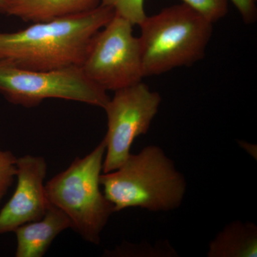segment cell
Masks as SVG:
<instances>
[{"label":"cell","instance_id":"cell-1","mask_svg":"<svg viewBox=\"0 0 257 257\" xmlns=\"http://www.w3.org/2000/svg\"><path fill=\"white\" fill-rule=\"evenodd\" d=\"M114 15L112 8L100 5L81 14L0 32V60L37 71L81 67L93 37Z\"/></svg>","mask_w":257,"mask_h":257},{"label":"cell","instance_id":"cell-8","mask_svg":"<svg viewBox=\"0 0 257 257\" xmlns=\"http://www.w3.org/2000/svg\"><path fill=\"white\" fill-rule=\"evenodd\" d=\"M16 189L0 211V234L14 232L22 225L39 220L51 205L45 190L46 161L25 155L17 160Z\"/></svg>","mask_w":257,"mask_h":257},{"label":"cell","instance_id":"cell-14","mask_svg":"<svg viewBox=\"0 0 257 257\" xmlns=\"http://www.w3.org/2000/svg\"><path fill=\"white\" fill-rule=\"evenodd\" d=\"M17 160L13 152L0 150V202L16 178Z\"/></svg>","mask_w":257,"mask_h":257},{"label":"cell","instance_id":"cell-12","mask_svg":"<svg viewBox=\"0 0 257 257\" xmlns=\"http://www.w3.org/2000/svg\"><path fill=\"white\" fill-rule=\"evenodd\" d=\"M144 2L145 0H101V5L112 8L115 14L127 20L133 26H140L147 18Z\"/></svg>","mask_w":257,"mask_h":257},{"label":"cell","instance_id":"cell-6","mask_svg":"<svg viewBox=\"0 0 257 257\" xmlns=\"http://www.w3.org/2000/svg\"><path fill=\"white\" fill-rule=\"evenodd\" d=\"M133 25L116 14L91 40L81 69L105 91H117L144 78L141 50Z\"/></svg>","mask_w":257,"mask_h":257},{"label":"cell","instance_id":"cell-16","mask_svg":"<svg viewBox=\"0 0 257 257\" xmlns=\"http://www.w3.org/2000/svg\"><path fill=\"white\" fill-rule=\"evenodd\" d=\"M11 0H0V14L8 15Z\"/></svg>","mask_w":257,"mask_h":257},{"label":"cell","instance_id":"cell-5","mask_svg":"<svg viewBox=\"0 0 257 257\" xmlns=\"http://www.w3.org/2000/svg\"><path fill=\"white\" fill-rule=\"evenodd\" d=\"M0 93L14 104L33 107L47 99H62L105 107L106 91L86 77L80 67L52 71L21 68L0 60Z\"/></svg>","mask_w":257,"mask_h":257},{"label":"cell","instance_id":"cell-11","mask_svg":"<svg viewBox=\"0 0 257 257\" xmlns=\"http://www.w3.org/2000/svg\"><path fill=\"white\" fill-rule=\"evenodd\" d=\"M209 257H256L257 227L235 221L226 225L209 243Z\"/></svg>","mask_w":257,"mask_h":257},{"label":"cell","instance_id":"cell-7","mask_svg":"<svg viewBox=\"0 0 257 257\" xmlns=\"http://www.w3.org/2000/svg\"><path fill=\"white\" fill-rule=\"evenodd\" d=\"M161 102L160 94L143 82L115 91L104 108L107 116L104 173L117 170L124 163L135 139L148 133Z\"/></svg>","mask_w":257,"mask_h":257},{"label":"cell","instance_id":"cell-9","mask_svg":"<svg viewBox=\"0 0 257 257\" xmlns=\"http://www.w3.org/2000/svg\"><path fill=\"white\" fill-rule=\"evenodd\" d=\"M71 226L68 216L51 204L41 219L22 225L15 230V256H43L56 237Z\"/></svg>","mask_w":257,"mask_h":257},{"label":"cell","instance_id":"cell-15","mask_svg":"<svg viewBox=\"0 0 257 257\" xmlns=\"http://www.w3.org/2000/svg\"><path fill=\"white\" fill-rule=\"evenodd\" d=\"M239 12L243 21L246 25H251L256 21V0H231Z\"/></svg>","mask_w":257,"mask_h":257},{"label":"cell","instance_id":"cell-3","mask_svg":"<svg viewBox=\"0 0 257 257\" xmlns=\"http://www.w3.org/2000/svg\"><path fill=\"white\" fill-rule=\"evenodd\" d=\"M213 25L187 5H173L145 18L138 37L144 77H152L202 60Z\"/></svg>","mask_w":257,"mask_h":257},{"label":"cell","instance_id":"cell-4","mask_svg":"<svg viewBox=\"0 0 257 257\" xmlns=\"http://www.w3.org/2000/svg\"><path fill=\"white\" fill-rule=\"evenodd\" d=\"M105 152L103 139L89 155L77 157L45 185L50 204L63 211L71 221V228L93 244L100 243L101 232L114 212L112 204L101 190Z\"/></svg>","mask_w":257,"mask_h":257},{"label":"cell","instance_id":"cell-13","mask_svg":"<svg viewBox=\"0 0 257 257\" xmlns=\"http://www.w3.org/2000/svg\"><path fill=\"white\" fill-rule=\"evenodd\" d=\"M193 10L214 24L228 13L227 0H182Z\"/></svg>","mask_w":257,"mask_h":257},{"label":"cell","instance_id":"cell-10","mask_svg":"<svg viewBox=\"0 0 257 257\" xmlns=\"http://www.w3.org/2000/svg\"><path fill=\"white\" fill-rule=\"evenodd\" d=\"M100 5L101 0H11L8 15L39 23L81 14Z\"/></svg>","mask_w":257,"mask_h":257},{"label":"cell","instance_id":"cell-2","mask_svg":"<svg viewBox=\"0 0 257 257\" xmlns=\"http://www.w3.org/2000/svg\"><path fill=\"white\" fill-rule=\"evenodd\" d=\"M100 184L114 212L132 207L174 210L180 207L187 190L185 177L156 145L130 154L117 170L101 175Z\"/></svg>","mask_w":257,"mask_h":257}]
</instances>
